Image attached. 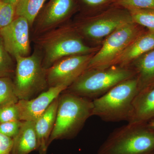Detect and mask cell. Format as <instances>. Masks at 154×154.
Here are the masks:
<instances>
[{
	"label": "cell",
	"instance_id": "277c9868",
	"mask_svg": "<svg viewBox=\"0 0 154 154\" xmlns=\"http://www.w3.org/2000/svg\"><path fill=\"white\" fill-rule=\"evenodd\" d=\"M139 92L137 75L119 83L93 100V116L106 122H128L133 103Z\"/></svg>",
	"mask_w": 154,
	"mask_h": 154
},
{
	"label": "cell",
	"instance_id": "8fae6325",
	"mask_svg": "<svg viewBox=\"0 0 154 154\" xmlns=\"http://www.w3.org/2000/svg\"><path fill=\"white\" fill-rule=\"evenodd\" d=\"M73 5L74 0H49L33 24L35 36L63 24L71 13Z\"/></svg>",
	"mask_w": 154,
	"mask_h": 154
},
{
	"label": "cell",
	"instance_id": "d6986e66",
	"mask_svg": "<svg viewBox=\"0 0 154 154\" xmlns=\"http://www.w3.org/2000/svg\"><path fill=\"white\" fill-rule=\"evenodd\" d=\"M14 91L13 80L11 78H0V109L19 101Z\"/></svg>",
	"mask_w": 154,
	"mask_h": 154
},
{
	"label": "cell",
	"instance_id": "30bf717a",
	"mask_svg": "<svg viewBox=\"0 0 154 154\" xmlns=\"http://www.w3.org/2000/svg\"><path fill=\"white\" fill-rule=\"evenodd\" d=\"M30 27L25 18L17 17L9 25L0 29V38L7 51L13 57L30 55Z\"/></svg>",
	"mask_w": 154,
	"mask_h": 154
},
{
	"label": "cell",
	"instance_id": "d4e9b609",
	"mask_svg": "<svg viewBox=\"0 0 154 154\" xmlns=\"http://www.w3.org/2000/svg\"><path fill=\"white\" fill-rule=\"evenodd\" d=\"M22 122L18 120L0 123V133L14 139L19 133Z\"/></svg>",
	"mask_w": 154,
	"mask_h": 154
},
{
	"label": "cell",
	"instance_id": "7402d4cb",
	"mask_svg": "<svg viewBox=\"0 0 154 154\" xmlns=\"http://www.w3.org/2000/svg\"><path fill=\"white\" fill-rule=\"evenodd\" d=\"M15 17V7L0 0V29L9 25Z\"/></svg>",
	"mask_w": 154,
	"mask_h": 154
},
{
	"label": "cell",
	"instance_id": "e0dca14e",
	"mask_svg": "<svg viewBox=\"0 0 154 154\" xmlns=\"http://www.w3.org/2000/svg\"><path fill=\"white\" fill-rule=\"evenodd\" d=\"M140 91L154 80V49L146 53L134 60Z\"/></svg>",
	"mask_w": 154,
	"mask_h": 154
},
{
	"label": "cell",
	"instance_id": "9c48e42d",
	"mask_svg": "<svg viewBox=\"0 0 154 154\" xmlns=\"http://www.w3.org/2000/svg\"><path fill=\"white\" fill-rule=\"evenodd\" d=\"M133 21L129 13L112 12L83 21L75 27L81 36L96 40L107 37L119 28Z\"/></svg>",
	"mask_w": 154,
	"mask_h": 154
},
{
	"label": "cell",
	"instance_id": "ba28073f",
	"mask_svg": "<svg viewBox=\"0 0 154 154\" xmlns=\"http://www.w3.org/2000/svg\"><path fill=\"white\" fill-rule=\"evenodd\" d=\"M93 54H79L61 59L46 69L48 88L63 85L68 88L88 69Z\"/></svg>",
	"mask_w": 154,
	"mask_h": 154
},
{
	"label": "cell",
	"instance_id": "5b68a950",
	"mask_svg": "<svg viewBox=\"0 0 154 154\" xmlns=\"http://www.w3.org/2000/svg\"><path fill=\"white\" fill-rule=\"evenodd\" d=\"M136 75L134 69L128 66L87 69L65 91L93 100L119 83Z\"/></svg>",
	"mask_w": 154,
	"mask_h": 154
},
{
	"label": "cell",
	"instance_id": "2e32d148",
	"mask_svg": "<svg viewBox=\"0 0 154 154\" xmlns=\"http://www.w3.org/2000/svg\"><path fill=\"white\" fill-rule=\"evenodd\" d=\"M13 140L11 154H29L37 150L34 122L22 121L19 132Z\"/></svg>",
	"mask_w": 154,
	"mask_h": 154
},
{
	"label": "cell",
	"instance_id": "ffe728a7",
	"mask_svg": "<svg viewBox=\"0 0 154 154\" xmlns=\"http://www.w3.org/2000/svg\"><path fill=\"white\" fill-rule=\"evenodd\" d=\"M13 58L6 50L0 38V78H12L14 76L16 64Z\"/></svg>",
	"mask_w": 154,
	"mask_h": 154
},
{
	"label": "cell",
	"instance_id": "7a4b0ae2",
	"mask_svg": "<svg viewBox=\"0 0 154 154\" xmlns=\"http://www.w3.org/2000/svg\"><path fill=\"white\" fill-rule=\"evenodd\" d=\"M64 92L59 96L56 118L49 146L56 140L75 137L87 119L93 116V100Z\"/></svg>",
	"mask_w": 154,
	"mask_h": 154
},
{
	"label": "cell",
	"instance_id": "83f0119b",
	"mask_svg": "<svg viewBox=\"0 0 154 154\" xmlns=\"http://www.w3.org/2000/svg\"><path fill=\"white\" fill-rule=\"evenodd\" d=\"M4 2L16 8V6L19 2V0H1Z\"/></svg>",
	"mask_w": 154,
	"mask_h": 154
},
{
	"label": "cell",
	"instance_id": "603a6c76",
	"mask_svg": "<svg viewBox=\"0 0 154 154\" xmlns=\"http://www.w3.org/2000/svg\"><path fill=\"white\" fill-rule=\"evenodd\" d=\"M117 3L128 10L131 9L154 10V0H118Z\"/></svg>",
	"mask_w": 154,
	"mask_h": 154
},
{
	"label": "cell",
	"instance_id": "3957f363",
	"mask_svg": "<svg viewBox=\"0 0 154 154\" xmlns=\"http://www.w3.org/2000/svg\"><path fill=\"white\" fill-rule=\"evenodd\" d=\"M97 154H154V129L148 123H128L110 133Z\"/></svg>",
	"mask_w": 154,
	"mask_h": 154
},
{
	"label": "cell",
	"instance_id": "6da1fadb",
	"mask_svg": "<svg viewBox=\"0 0 154 154\" xmlns=\"http://www.w3.org/2000/svg\"><path fill=\"white\" fill-rule=\"evenodd\" d=\"M82 37L75 26L64 24L36 36L34 42L41 50L43 67L47 69L66 57L93 54L96 48L87 45Z\"/></svg>",
	"mask_w": 154,
	"mask_h": 154
},
{
	"label": "cell",
	"instance_id": "5bb4252c",
	"mask_svg": "<svg viewBox=\"0 0 154 154\" xmlns=\"http://www.w3.org/2000/svg\"><path fill=\"white\" fill-rule=\"evenodd\" d=\"M154 49V33L149 31L135 38L110 66H128V65L141 56Z\"/></svg>",
	"mask_w": 154,
	"mask_h": 154
},
{
	"label": "cell",
	"instance_id": "f1b7e54d",
	"mask_svg": "<svg viewBox=\"0 0 154 154\" xmlns=\"http://www.w3.org/2000/svg\"><path fill=\"white\" fill-rule=\"evenodd\" d=\"M154 80L151 83H150L147 86L146 88H145L144 89H150V88H154Z\"/></svg>",
	"mask_w": 154,
	"mask_h": 154
},
{
	"label": "cell",
	"instance_id": "52a82bcc",
	"mask_svg": "<svg viewBox=\"0 0 154 154\" xmlns=\"http://www.w3.org/2000/svg\"><path fill=\"white\" fill-rule=\"evenodd\" d=\"M137 24L133 22L119 28L107 37L102 46L89 62L87 69L106 68L140 35Z\"/></svg>",
	"mask_w": 154,
	"mask_h": 154
},
{
	"label": "cell",
	"instance_id": "cb8c5ba5",
	"mask_svg": "<svg viewBox=\"0 0 154 154\" xmlns=\"http://www.w3.org/2000/svg\"><path fill=\"white\" fill-rule=\"evenodd\" d=\"M18 120L20 119L17 103L7 105L0 109V123Z\"/></svg>",
	"mask_w": 154,
	"mask_h": 154
},
{
	"label": "cell",
	"instance_id": "8992f818",
	"mask_svg": "<svg viewBox=\"0 0 154 154\" xmlns=\"http://www.w3.org/2000/svg\"><path fill=\"white\" fill-rule=\"evenodd\" d=\"M14 59L16 68L13 83L19 100L33 99L48 88L40 51L27 57L17 56Z\"/></svg>",
	"mask_w": 154,
	"mask_h": 154
},
{
	"label": "cell",
	"instance_id": "484cf974",
	"mask_svg": "<svg viewBox=\"0 0 154 154\" xmlns=\"http://www.w3.org/2000/svg\"><path fill=\"white\" fill-rule=\"evenodd\" d=\"M14 140L0 133V154H11Z\"/></svg>",
	"mask_w": 154,
	"mask_h": 154
},
{
	"label": "cell",
	"instance_id": "4316f807",
	"mask_svg": "<svg viewBox=\"0 0 154 154\" xmlns=\"http://www.w3.org/2000/svg\"><path fill=\"white\" fill-rule=\"evenodd\" d=\"M108 1L109 0H82L85 5L92 7L101 5Z\"/></svg>",
	"mask_w": 154,
	"mask_h": 154
},
{
	"label": "cell",
	"instance_id": "4fadbf2b",
	"mask_svg": "<svg viewBox=\"0 0 154 154\" xmlns=\"http://www.w3.org/2000/svg\"><path fill=\"white\" fill-rule=\"evenodd\" d=\"M59 97L50 105L44 113L34 122L39 154H47L48 142L55 124Z\"/></svg>",
	"mask_w": 154,
	"mask_h": 154
},
{
	"label": "cell",
	"instance_id": "9a60e30c",
	"mask_svg": "<svg viewBox=\"0 0 154 154\" xmlns=\"http://www.w3.org/2000/svg\"><path fill=\"white\" fill-rule=\"evenodd\" d=\"M154 120V87L139 92L133 103L129 123L147 124Z\"/></svg>",
	"mask_w": 154,
	"mask_h": 154
},
{
	"label": "cell",
	"instance_id": "ac0fdd59",
	"mask_svg": "<svg viewBox=\"0 0 154 154\" xmlns=\"http://www.w3.org/2000/svg\"><path fill=\"white\" fill-rule=\"evenodd\" d=\"M45 1L46 0H19L15 8L16 17L25 18L30 27H32Z\"/></svg>",
	"mask_w": 154,
	"mask_h": 154
},
{
	"label": "cell",
	"instance_id": "f546056e",
	"mask_svg": "<svg viewBox=\"0 0 154 154\" xmlns=\"http://www.w3.org/2000/svg\"><path fill=\"white\" fill-rule=\"evenodd\" d=\"M148 125L150 127L154 129V120L149 122V123H148Z\"/></svg>",
	"mask_w": 154,
	"mask_h": 154
},
{
	"label": "cell",
	"instance_id": "7c38bea8",
	"mask_svg": "<svg viewBox=\"0 0 154 154\" xmlns=\"http://www.w3.org/2000/svg\"><path fill=\"white\" fill-rule=\"evenodd\" d=\"M67 88L63 85L49 87L33 99L19 100L17 105L20 121H36Z\"/></svg>",
	"mask_w": 154,
	"mask_h": 154
},
{
	"label": "cell",
	"instance_id": "44dd1931",
	"mask_svg": "<svg viewBox=\"0 0 154 154\" xmlns=\"http://www.w3.org/2000/svg\"><path fill=\"white\" fill-rule=\"evenodd\" d=\"M129 11L134 23L146 27L154 33V10L131 9Z\"/></svg>",
	"mask_w": 154,
	"mask_h": 154
}]
</instances>
